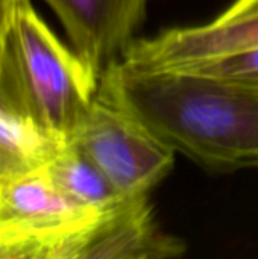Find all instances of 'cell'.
<instances>
[{
    "mask_svg": "<svg viewBox=\"0 0 258 259\" xmlns=\"http://www.w3.org/2000/svg\"><path fill=\"white\" fill-rule=\"evenodd\" d=\"M97 96L205 170L258 167V94L189 70L120 61L100 76Z\"/></svg>",
    "mask_w": 258,
    "mask_h": 259,
    "instance_id": "obj_1",
    "label": "cell"
},
{
    "mask_svg": "<svg viewBox=\"0 0 258 259\" xmlns=\"http://www.w3.org/2000/svg\"><path fill=\"white\" fill-rule=\"evenodd\" d=\"M17 5H18V0H0V67H2V58H3L6 36H8L11 23H12Z\"/></svg>",
    "mask_w": 258,
    "mask_h": 259,
    "instance_id": "obj_12",
    "label": "cell"
},
{
    "mask_svg": "<svg viewBox=\"0 0 258 259\" xmlns=\"http://www.w3.org/2000/svg\"><path fill=\"white\" fill-rule=\"evenodd\" d=\"M70 46L100 76L120 62L137 39L149 0H44Z\"/></svg>",
    "mask_w": 258,
    "mask_h": 259,
    "instance_id": "obj_5",
    "label": "cell"
},
{
    "mask_svg": "<svg viewBox=\"0 0 258 259\" xmlns=\"http://www.w3.org/2000/svg\"><path fill=\"white\" fill-rule=\"evenodd\" d=\"M258 14V0H233L219 15H216L211 21L214 23H228L233 20H239L249 15Z\"/></svg>",
    "mask_w": 258,
    "mask_h": 259,
    "instance_id": "obj_11",
    "label": "cell"
},
{
    "mask_svg": "<svg viewBox=\"0 0 258 259\" xmlns=\"http://www.w3.org/2000/svg\"><path fill=\"white\" fill-rule=\"evenodd\" d=\"M46 168L55 185L65 196L99 212H109L126 199L73 143H65Z\"/></svg>",
    "mask_w": 258,
    "mask_h": 259,
    "instance_id": "obj_9",
    "label": "cell"
},
{
    "mask_svg": "<svg viewBox=\"0 0 258 259\" xmlns=\"http://www.w3.org/2000/svg\"><path fill=\"white\" fill-rule=\"evenodd\" d=\"M126 197L149 194L175 165V152L96 93L70 140Z\"/></svg>",
    "mask_w": 258,
    "mask_h": 259,
    "instance_id": "obj_4",
    "label": "cell"
},
{
    "mask_svg": "<svg viewBox=\"0 0 258 259\" xmlns=\"http://www.w3.org/2000/svg\"><path fill=\"white\" fill-rule=\"evenodd\" d=\"M257 47L258 14L228 23L172 27L149 38H137L122 62L140 70H167Z\"/></svg>",
    "mask_w": 258,
    "mask_h": 259,
    "instance_id": "obj_6",
    "label": "cell"
},
{
    "mask_svg": "<svg viewBox=\"0 0 258 259\" xmlns=\"http://www.w3.org/2000/svg\"><path fill=\"white\" fill-rule=\"evenodd\" d=\"M97 88L99 77L73 47L59 39L30 0H18L0 67L6 109L70 143Z\"/></svg>",
    "mask_w": 258,
    "mask_h": 259,
    "instance_id": "obj_2",
    "label": "cell"
},
{
    "mask_svg": "<svg viewBox=\"0 0 258 259\" xmlns=\"http://www.w3.org/2000/svg\"><path fill=\"white\" fill-rule=\"evenodd\" d=\"M175 68L195 71L243 91L258 94V47L199 59Z\"/></svg>",
    "mask_w": 258,
    "mask_h": 259,
    "instance_id": "obj_10",
    "label": "cell"
},
{
    "mask_svg": "<svg viewBox=\"0 0 258 259\" xmlns=\"http://www.w3.org/2000/svg\"><path fill=\"white\" fill-rule=\"evenodd\" d=\"M0 106H3V108H6V106H5V103H3V99H2V94H0Z\"/></svg>",
    "mask_w": 258,
    "mask_h": 259,
    "instance_id": "obj_13",
    "label": "cell"
},
{
    "mask_svg": "<svg viewBox=\"0 0 258 259\" xmlns=\"http://www.w3.org/2000/svg\"><path fill=\"white\" fill-rule=\"evenodd\" d=\"M184 240L164 232L155 220L149 194L126 197L106 212L81 258L163 259L184 255Z\"/></svg>",
    "mask_w": 258,
    "mask_h": 259,
    "instance_id": "obj_7",
    "label": "cell"
},
{
    "mask_svg": "<svg viewBox=\"0 0 258 259\" xmlns=\"http://www.w3.org/2000/svg\"><path fill=\"white\" fill-rule=\"evenodd\" d=\"M65 141L0 106V182L47 165Z\"/></svg>",
    "mask_w": 258,
    "mask_h": 259,
    "instance_id": "obj_8",
    "label": "cell"
},
{
    "mask_svg": "<svg viewBox=\"0 0 258 259\" xmlns=\"http://www.w3.org/2000/svg\"><path fill=\"white\" fill-rule=\"evenodd\" d=\"M105 214L65 196L46 165L0 182V258L81 259Z\"/></svg>",
    "mask_w": 258,
    "mask_h": 259,
    "instance_id": "obj_3",
    "label": "cell"
}]
</instances>
